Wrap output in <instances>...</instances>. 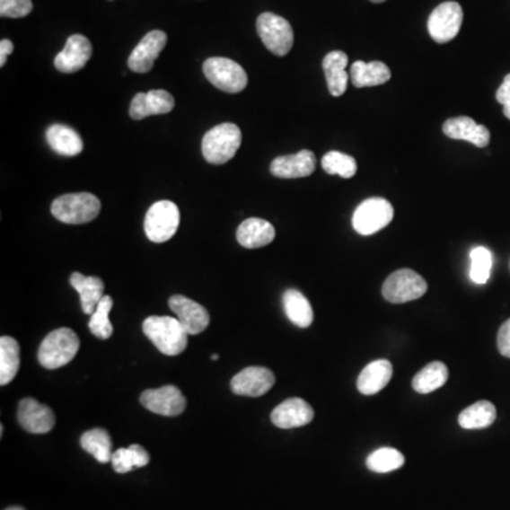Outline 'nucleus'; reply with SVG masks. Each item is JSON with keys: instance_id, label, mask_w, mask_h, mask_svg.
<instances>
[{"instance_id": "nucleus-4", "label": "nucleus", "mask_w": 510, "mask_h": 510, "mask_svg": "<svg viewBox=\"0 0 510 510\" xmlns=\"http://www.w3.org/2000/svg\"><path fill=\"white\" fill-rule=\"evenodd\" d=\"M101 212V202L91 193H68L60 196L51 205V215L66 224H85Z\"/></svg>"}, {"instance_id": "nucleus-11", "label": "nucleus", "mask_w": 510, "mask_h": 510, "mask_svg": "<svg viewBox=\"0 0 510 510\" xmlns=\"http://www.w3.org/2000/svg\"><path fill=\"white\" fill-rule=\"evenodd\" d=\"M141 403L145 409L159 416H180L186 409V399L176 386L161 387V389L145 390L141 394Z\"/></svg>"}, {"instance_id": "nucleus-37", "label": "nucleus", "mask_w": 510, "mask_h": 510, "mask_svg": "<svg viewBox=\"0 0 510 510\" xmlns=\"http://www.w3.org/2000/svg\"><path fill=\"white\" fill-rule=\"evenodd\" d=\"M33 11L31 0H0V16L22 19Z\"/></svg>"}, {"instance_id": "nucleus-29", "label": "nucleus", "mask_w": 510, "mask_h": 510, "mask_svg": "<svg viewBox=\"0 0 510 510\" xmlns=\"http://www.w3.org/2000/svg\"><path fill=\"white\" fill-rule=\"evenodd\" d=\"M21 367V346L11 336L0 339V386H6L16 377Z\"/></svg>"}, {"instance_id": "nucleus-15", "label": "nucleus", "mask_w": 510, "mask_h": 510, "mask_svg": "<svg viewBox=\"0 0 510 510\" xmlns=\"http://www.w3.org/2000/svg\"><path fill=\"white\" fill-rule=\"evenodd\" d=\"M169 308L173 311L179 322L189 335L205 332L210 325V313L200 303L191 301L188 296L173 295L169 299Z\"/></svg>"}, {"instance_id": "nucleus-33", "label": "nucleus", "mask_w": 510, "mask_h": 510, "mask_svg": "<svg viewBox=\"0 0 510 510\" xmlns=\"http://www.w3.org/2000/svg\"><path fill=\"white\" fill-rule=\"evenodd\" d=\"M112 306H114V301H112L111 296L104 295V298L98 303L94 313L91 315L88 330L92 335L97 336L98 339H110L114 333V328H112L111 321H110Z\"/></svg>"}, {"instance_id": "nucleus-41", "label": "nucleus", "mask_w": 510, "mask_h": 510, "mask_svg": "<svg viewBox=\"0 0 510 510\" xmlns=\"http://www.w3.org/2000/svg\"><path fill=\"white\" fill-rule=\"evenodd\" d=\"M4 510H26V509H24V507L22 506H12V507H7V509Z\"/></svg>"}, {"instance_id": "nucleus-32", "label": "nucleus", "mask_w": 510, "mask_h": 510, "mask_svg": "<svg viewBox=\"0 0 510 510\" xmlns=\"http://www.w3.org/2000/svg\"><path fill=\"white\" fill-rule=\"evenodd\" d=\"M151 457L148 451L139 444H132L128 448H119L112 453V468L115 472L128 473L136 468H144L148 465Z\"/></svg>"}, {"instance_id": "nucleus-34", "label": "nucleus", "mask_w": 510, "mask_h": 510, "mask_svg": "<svg viewBox=\"0 0 510 510\" xmlns=\"http://www.w3.org/2000/svg\"><path fill=\"white\" fill-rule=\"evenodd\" d=\"M406 462L403 453L394 448H380L370 453L366 460L367 468L373 472L387 473L399 470Z\"/></svg>"}, {"instance_id": "nucleus-35", "label": "nucleus", "mask_w": 510, "mask_h": 510, "mask_svg": "<svg viewBox=\"0 0 510 510\" xmlns=\"http://www.w3.org/2000/svg\"><path fill=\"white\" fill-rule=\"evenodd\" d=\"M322 168L328 175H338L343 179H350L356 175L357 163L350 154L342 152H328L322 158Z\"/></svg>"}, {"instance_id": "nucleus-8", "label": "nucleus", "mask_w": 510, "mask_h": 510, "mask_svg": "<svg viewBox=\"0 0 510 510\" xmlns=\"http://www.w3.org/2000/svg\"><path fill=\"white\" fill-rule=\"evenodd\" d=\"M393 206L386 198H367L353 213V229L360 235L376 234L393 222Z\"/></svg>"}, {"instance_id": "nucleus-17", "label": "nucleus", "mask_w": 510, "mask_h": 510, "mask_svg": "<svg viewBox=\"0 0 510 510\" xmlns=\"http://www.w3.org/2000/svg\"><path fill=\"white\" fill-rule=\"evenodd\" d=\"M315 411L312 407L306 403L305 400L288 399L284 403L279 404L271 413V421L274 426L281 430H291L298 426H306L312 423Z\"/></svg>"}, {"instance_id": "nucleus-1", "label": "nucleus", "mask_w": 510, "mask_h": 510, "mask_svg": "<svg viewBox=\"0 0 510 510\" xmlns=\"http://www.w3.org/2000/svg\"><path fill=\"white\" fill-rule=\"evenodd\" d=\"M142 330L166 356H178L188 347V335L178 318L171 316H149L145 319Z\"/></svg>"}, {"instance_id": "nucleus-9", "label": "nucleus", "mask_w": 510, "mask_h": 510, "mask_svg": "<svg viewBox=\"0 0 510 510\" xmlns=\"http://www.w3.org/2000/svg\"><path fill=\"white\" fill-rule=\"evenodd\" d=\"M426 279L413 269L404 268L393 272L382 286V293L391 303H406L420 299L426 293Z\"/></svg>"}, {"instance_id": "nucleus-18", "label": "nucleus", "mask_w": 510, "mask_h": 510, "mask_svg": "<svg viewBox=\"0 0 510 510\" xmlns=\"http://www.w3.org/2000/svg\"><path fill=\"white\" fill-rule=\"evenodd\" d=\"M316 169V158L313 152L303 149L295 154H286L272 161L269 171L279 179L308 178Z\"/></svg>"}, {"instance_id": "nucleus-21", "label": "nucleus", "mask_w": 510, "mask_h": 510, "mask_svg": "<svg viewBox=\"0 0 510 510\" xmlns=\"http://www.w3.org/2000/svg\"><path fill=\"white\" fill-rule=\"evenodd\" d=\"M276 239V229L262 218H247L237 229V242L244 249H261Z\"/></svg>"}, {"instance_id": "nucleus-25", "label": "nucleus", "mask_w": 510, "mask_h": 510, "mask_svg": "<svg viewBox=\"0 0 510 510\" xmlns=\"http://www.w3.org/2000/svg\"><path fill=\"white\" fill-rule=\"evenodd\" d=\"M71 286L80 294L83 312L92 315L98 303L104 298V281L98 277H85L75 272L70 278Z\"/></svg>"}, {"instance_id": "nucleus-2", "label": "nucleus", "mask_w": 510, "mask_h": 510, "mask_svg": "<svg viewBox=\"0 0 510 510\" xmlns=\"http://www.w3.org/2000/svg\"><path fill=\"white\" fill-rule=\"evenodd\" d=\"M80 349V338L70 328L53 330L39 347V362L46 369H60L75 359Z\"/></svg>"}, {"instance_id": "nucleus-43", "label": "nucleus", "mask_w": 510, "mask_h": 510, "mask_svg": "<svg viewBox=\"0 0 510 510\" xmlns=\"http://www.w3.org/2000/svg\"><path fill=\"white\" fill-rule=\"evenodd\" d=\"M212 359H213V360H217V359H218V355H213Z\"/></svg>"}, {"instance_id": "nucleus-30", "label": "nucleus", "mask_w": 510, "mask_h": 510, "mask_svg": "<svg viewBox=\"0 0 510 510\" xmlns=\"http://www.w3.org/2000/svg\"><path fill=\"white\" fill-rule=\"evenodd\" d=\"M448 377V367L443 362H433L414 376L413 389L420 394L433 393L445 384Z\"/></svg>"}, {"instance_id": "nucleus-14", "label": "nucleus", "mask_w": 510, "mask_h": 510, "mask_svg": "<svg viewBox=\"0 0 510 510\" xmlns=\"http://www.w3.org/2000/svg\"><path fill=\"white\" fill-rule=\"evenodd\" d=\"M17 421L27 433L48 434L54 428L56 416L50 407L39 403L38 400L31 397H27L19 403Z\"/></svg>"}, {"instance_id": "nucleus-31", "label": "nucleus", "mask_w": 510, "mask_h": 510, "mask_svg": "<svg viewBox=\"0 0 510 510\" xmlns=\"http://www.w3.org/2000/svg\"><path fill=\"white\" fill-rule=\"evenodd\" d=\"M83 450L91 453L98 462L108 463L112 460L111 435L104 428H92L81 435Z\"/></svg>"}, {"instance_id": "nucleus-39", "label": "nucleus", "mask_w": 510, "mask_h": 510, "mask_svg": "<svg viewBox=\"0 0 510 510\" xmlns=\"http://www.w3.org/2000/svg\"><path fill=\"white\" fill-rule=\"evenodd\" d=\"M497 100L499 104L504 105V114L510 119V75L505 77L504 83L497 88Z\"/></svg>"}, {"instance_id": "nucleus-10", "label": "nucleus", "mask_w": 510, "mask_h": 510, "mask_svg": "<svg viewBox=\"0 0 510 510\" xmlns=\"http://www.w3.org/2000/svg\"><path fill=\"white\" fill-rule=\"evenodd\" d=\"M462 7L457 2H444L428 17V33L436 43L444 44L457 38L462 26Z\"/></svg>"}, {"instance_id": "nucleus-23", "label": "nucleus", "mask_w": 510, "mask_h": 510, "mask_svg": "<svg viewBox=\"0 0 510 510\" xmlns=\"http://www.w3.org/2000/svg\"><path fill=\"white\" fill-rule=\"evenodd\" d=\"M393 377V366L389 360H374L369 363L357 379V390L365 396H373L382 391Z\"/></svg>"}, {"instance_id": "nucleus-38", "label": "nucleus", "mask_w": 510, "mask_h": 510, "mask_svg": "<svg viewBox=\"0 0 510 510\" xmlns=\"http://www.w3.org/2000/svg\"><path fill=\"white\" fill-rule=\"evenodd\" d=\"M497 349L502 356L510 359V319L500 326L499 333H497Z\"/></svg>"}, {"instance_id": "nucleus-20", "label": "nucleus", "mask_w": 510, "mask_h": 510, "mask_svg": "<svg viewBox=\"0 0 510 510\" xmlns=\"http://www.w3.org/2000/svg\"><path fill=\"white\" fill-rule=\"evenodd\" d=\"M443 132L448 138L470 142L477 148H487L490 141L489 129L470 117L451 118L444 124Z\"/></svg>"}, {"instance_id": "nucleus-22", "label": "nucleus", "mask_w": 510, "mask_h": 510, "mask_svg": "<svg viewBox=\"0 0 510 510\" xmlns=\"http://www.w3.org/2000/svg\"><path fill=\"white\" fill-rule=\"evenodd\" d=\"M347 63H349L347 54L339 50L330 51L323 58L322 66L326 75V84L333 97H340L347 90V81H349V75L346 71Z\"/></svg>"}, {"instance_id": "nucleus-36", "label": "nucleus", "mask_w": 510, "mask_h": 510, "mask_svg": "<svg viewBox=\"0 0 510 510\" xmlns=\"http://www.w3.org/2000/svg\"><path fill=\"white\" fill-rule=\"evenodd\" d=\"M470 277L478 286L487 284L492 271V252L485 247H475L470 251Z\"/></svg>"}, {"instance_id": "nucleus-16", "label": "nucleus", "mask_w": 510, "mask_h": 510, "mask_svg": "<svg viewBox=\"0 0 510 510\" xmlns=\"http://www.w3.org/2000/svg\"><path fill=\"white\" fill-rule=\"evenodd\" d=\"M92 56V44L83 34H73L68 38L66 48L54 58V67L64 75L77 73Z\"/></svg>"}, {"instance_id": "nucleus-5", "label": "nucleus", "mask_w": 510, "mask_h": 510, "mask_svg": "<svg viewBox=\"0 0 510 510\" xmlns=\"http://www.w3.org/2000/svg\"><path fill=\"white\" fill-rule=\"evenodd\" d=\"M180 223L178 206L171 200L154 203L145 215V234L151 242H165L176 234Z\"/></svg>"}, {"instance_id": "nucleus-26", "label": "nucleus", "mask_w": 510, "mask_h": 510, "mask_svg": "<svg viewBox=\"0 0 510 510\" xmlns=\"http://www.w3.org/2000/svg\"><path fill=\"white\" fill-rule=\"evenodd\" d=\"M46 138H48L50 148L61 156L73 158L84 149L80 135L73 128L66 127V125H51L46 132Z\"/></svg>"}, {"instance_id": "nucleus-13", "label": "nucleus", "mask_w": 510, "mask_h": 510, "mask_svg": "<svg viewBox=\"0 0 510 510\" xmlns=\"http://www.w3.org/2000/svg\"><path fill=\"white\" fill-rule=\"evenodd\" d=\"M276 376L267 367L251 366L237 373L232 380L233 393L244 397H261L268 393Z\"/></svg>"}, {"instance_id": "nucleus-3", "label": "nucleus", "mask_w": 510, "mask_h": 510, "mask_svg": "<svg viewBox=\"0 0 510 510\" xmlns=\"http://www.w3.org/2000/svg\"><path fill=\"white\" fill-rule=\"evenodd\" d=\"M242 146V131L235 124L217 125L206 132L202 141V154L213 165H224L234 158Z\"/></svg>"}, {"instance_id": "nucleus-40", "label": "nucleus", "mask_w": 510, "mask_h": 510, "mask_svg": "<svg viewBox=\"0 0 510 510\" xmlns=\"http://www.w3.org/2000/svg\"><path fill=\"white\" fill-rule=\"evenodd\" d=\"M14 46L11 40H4L0 41V67H4V64H6L7 56L13 51Z\"/></svg>"}, {"instance_id": "nucleus-6", "label": "nucleus", "mask_w": 510, "mask_h": 510, "mask_svg": "<svg viewBox=\"0 0 510 510\" xmlns=\"http://www.w3.org/2000/svg\"><path fill=\"white\" fill-rule=\"evenodd\" d=\"M203 73L215 88L229 94L242 92L249 84V77L244 68L230 58H207L203 64Z\"/></svg>"}, {"instance_id": "nucleus-28", "label": "nucleus", "mask_w": 510, "mask_h": 510, "mask_svg": "<svg viewBox=\"0 0 510 510\" xmlns=\"http://www.w3.org/2000/svg\"><path fill=\"white\" fill-rule=\"evenodd\" d=\"M497 420V409L487 400L467 407L458 417V423L465 430H482L492 426Z\"/></svg>"}, {"instance_id": "nucleus-19", "label": "nucleus", "mask_w": 510, "mask_h": 510, "mask_svg": "<svg viewBox=\"0 0 510 510\" xmlns=\"http://www.w3.org/2000/svg\"><path fill=\"white\" fill-rule=\"evenodd\" d=\"M175 108V98L165 90H151L135 95L129 108L132 119H145L151 115L169 114Z\"/></svg>"}, {"instance_id": "nucleus-24", "label": "nucleus", "mask_w": 510, "mask_h": 510, "mask_svg": "<svg viewBox=\"0 0 510 510\" xmlns=\"http://www.w3.org/2000/svg\"><path fill=\"white\" fill-rule=\"evenodd\" d=\"M391 78V71L382 61H356L350 67V80L356 88L376 87L386 84Z\"/></svg>"}, {"instance_id": "nucleus-7", "label": "nucleus", "mask_w": 510, "mask_h": 510, "mask_svg": "<svg viewBox=\"0 0 510 510\" xmlns=\"http://www.w3.org/2000/svg\"><path fill=\"white\" fill-rule=\"evenodd\" d=\"M257 31L262 43L278 57H284L294 46L293 26L278 14L266 12L257 19Z\"/></svg>"}, {"instance_id": "nucleus-27", "label": "nucleus", "mask_w": 510, "mask_h": 510, "mask_svg": "<svg viewBox=\"0 0 510 510\" xmlns=\"http://www.w3.org/2000/svg\"><path fill=\"white\" fill-rule=\"evenodd\" d=\"M286 316L298 328H309L313 322V309L303 294L288 289L282 296Z\"/></svg>"}, {"instance_id": "nucleus-12", "label": "nucleus", "mask_w": 510, "mask_h": 510, "mask_svg": "<svg viewBox=\"0 0 510 510\" xmlns=\"http://www.w3.org/2000/svg\"><path fill=\"white\" fill-rule=\"evenodd\" d=\"M166 43H168V36L165 31H149L128 58L129 70L139 73V75L149 73L154 68V61L158 60L159 54L165 48Z\"/></svg>"}, {"instance_id": "nucleus-42", "label": "nucleus", "mask_w": 510, "mask_h": 510, "mask_svg": "<svg viewBox=\"0 0 510 510\" xmlns=\"http://www.w3.org/2000/svg\"><path fill=\"white\" fill-rule=\"evenodd\" d=\"M373 4H382V2H386V0H370Z\"/></svg>"}]
</instances>
